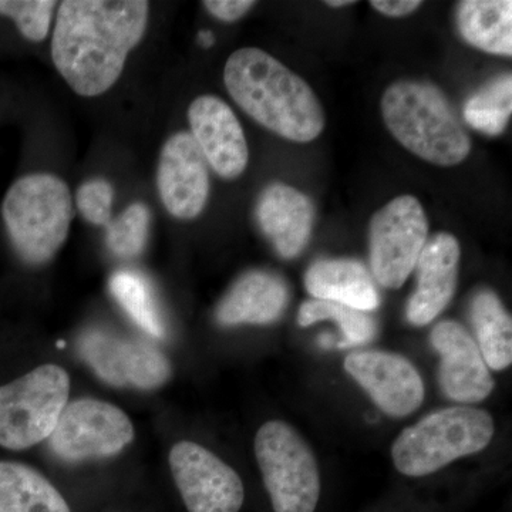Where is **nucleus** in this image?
I'll return each instance as SVG.
<instances>
[{
    "instance_id": "f257e3e1",
    "label": "nucleus",
    "mask_w": 512,
    "mask_h": 512,
    "mask_svg": "<svg viewBox=\"0 0 512 512\" xmlns=\"http://www.w3.org/2000/svg\"><path fill=\"white\" fill-rule=\"evenodd\" d=\"M144 0H64L57 13L52 57L57 72L83 97L106 93L143 39Z\"/></svg>"
},
{
    "instance_id": "f03ea898",
    "label": "nucleus",
    "mask_w": 512,
    "mask_h": 512,
    "mask_svg": "<svg viewBox=\"0 0 512 512\" xmlns=\"http://www.w3.org/2000/svg\"><path fill=\"white\" fill-rule=\"evenodd\" d=\"M224 82L249 117L281 137L309 143L325 128V114L311 86L264 50L245 47L232 53Z\"/></svg>"
},
{
    "instance_id": "7ed1b4c3",
    "label": "nucleus",
    "mask_w": 512,
    "mask_h": 512,
    "mask_svg": "<svg viewBox=\"0 0 512 512\" xmlns=\"http://www.w3.org/2000/svg\"><path fill=\"white\" fill-rule=\"evenodd\" d=\"M384 123L393 137L417 157L441 167L466 160L471 140L439 87L400 80L382 97Z\"/></svg>"
},
{
    "instance_id": "20e7f679",
    "label": "nucleus",
    "mask_w": 512,
    "mask_h": 512,
    "mask_svg": "<svg viewBox=\"0 0 512 512\" xmlns=\"http://www.w3.org/2000/svg\"><path fill=\"white\" fill-rule=\"evenodd\" d=\"M13 248L30 265L49 262L63 247L73 218L69 187L53 174H30L10 187L2 205Z\"/></svg>"
},
{
    "instance_id": "39448f33",
    "label": "nucleus",
    "mask_w": 512,
    "mask_h": 512,
    "mask_svg": "<svg viewBox=\"0 0 512 512\" xmlns=\"http://www.w3.org/2000/svg\"><path fill=\"white\" fill-rule=\"evenodd\" d=\"M493 417L474 407L440 410L402 431L392 447L394 466L407 477L436 473L457 458L480 453L494 436Z\"/></svg>"
},
{
    "instance_id": "423d86ee",
    "label": "nucleus",
    "mask_w": 512,
    "mask_h": 512,
    "mask_svg": "<svg viewBox=\"0 0 512 512\" xmlns=\"http://www.w3.org/2000/svg\"><path fill=\"white\" fill-rule=\"evenodd\" d=\"M70 377L43 365L0 386V446L26 450L47 440L69 403Z\"/></svg>"
},
{
    "instance_id": "0eeeda50",
    "label": "nucleus",
    "mask_w": 512,
    "mask_h": 512,
    "mask_svg": "<svg viewBox=\"0 0 512 512\" xmlns=\"http://www.w3.org/2000/svg\"><path fill=\"white\" fill-rule=\"evenodd\" d=\"M255 456L275 512H315L318 464L298 431L284 421H268L256 433Z\"/></svg>"
},
{
    "instance_id": "6e6552de",
    "label": "nucleus",
    "mask_w": 512,
    "mask_h": 512,
    "mask_svg": "<svg viewBox=\"0 0 512 512\" xmlns=\"http://www.w3.org/2000/svg\"><path fill=\"white\" fill-rule=\"evenodd\" d=\"M429 237V222L412 195L394 198L373 215L369 229L370 268L384 288L399 289L416 268Z\"/></svg>"
},
{
    "instance_id": "1a4fd4ad",
    "label": "nucleus",
    "mask_w": 512,
    "mask_h": 512,
    "mask_svg": "<svg viewBox=\"0 0 512 512\" xmlns=\"http://www.w3.org/2000/svg\"><path fill=\"white\" fill-rule=\"evenodd\" d=\"M133 439L134 427L127 414L96 399L67 403L49 437L53 453L73 463L116 456Z\"/></svg>"
},
{
    "instance_id": "9d476101",
    "label": "nucleus",
    "mask_w": 512,
    "mask_h": 512,
    "mask_svg": "<svg viewBox=\"0 0 512 512\" xmlns=\"http://www.w3.org/2000/svg\"><path fill=\"white\" fill-rule=\"evenodd\" d=\"M79 353L97 376L116 387L154 390L171 376L167 357L140 340L121 338L106 330H90L79 340Z\"/></svg>"
},
{
    "instance_id": "9b49d317",
    "label": "nucleus",
    "mask_w": 512,
    "mask_h": 512,
    "mask_svg": "<svg viewBox=\"0 0 512 512\" xmlns=\"http://www.w3.org/2000/svg\"><path fill=\"white\" fill-rule=\"evenodd\" d=\"M175 484L188 512H238L244 484L238 474L210 450L181 441L170 453Z\"/></svg>"
},
{
    "instance_id": "f8f14e48",
    "label": "nucleus",
    "mask_w": 512,
    "mask_h": 512,
    "mask_svg": "<svg viewBox=\"0 0 512 512\" xmlns=\"http://www.w3.org/2000/svg\"><path fill=\"white\" fill-rule=\"evenodd\" d=\"M158 194L164 207L180 220L197 218L210 195V173L204 154L191 133L165 141L157 171Z\"/></svg>"
},
{
    "instance_id": "ddd939ff",
    "label": "nucleus",
    "mask_w": 512,
    "mask_h": 512,
    "mask_svg": "<svg viewBox=\"0 0 512 512\" xmlns=\"http://www.w3.org/2000/svg\"><path fill=\"white\" fill-rule=\"evenodd\" d=\"M345 369L389 416H409L423 403V380L406 357L356 352L346 357Z\"/></svg>"
},
{
    "instance_id": "4468645a",
    "label": "nucleus",
    "mask_w": 512,
    "mask_h": 512,
    "mask_svg": "<svg viewBox=\"0 0 512 512\" xmlns=\"http://www.w3.org/2000/svg\"><path fill=\"white\" fill-rule=\"evenodd\" d=\"M431 345L441 356L439 383L448 399L458 403L483 402L494 380L476 340L460 323L444 320L433 329Z\"/></svg>"
},
{
    "instance_id": "2eb2a0df",
    "label": "nucleus",
    "mask_w": 512,
    "mask_h": 512,
    "mask_svg": "<svg viewBox=\"0 0 512 512\" xmlns=\"http://www.w3.org/2000/svg\"><path fill=\"white\" fill-rule=\"evenodd\" d=\"M191 136L208 165L225 180L244 173L249 160L247 138L231 107L215 96H201L188 109Z\"/></svg>"
},
{
    "instance_id": "dca6fc26",
    "label": "nucleus",
    "mask_w": 512,
    "mask_h": 512,
    "mask_svg": "<svg viewBox=\"0 0 512 512\" xmlns=\"http://www.w3.org/2000/svg\"><path fill=\"white\" fill-rule=\"evenodd\" d=\"M417 289L407 305V319L414 326L429 325L446 309L457 288L460 244L440 232L427 242L417 261Z\"/></svg>"
},
{
    "instance_id": "f3484780",
    "label": "nucleus",
    "mask_w": 512,
    "mask_h": 512,
    "mask_svg": "<svg viewBox=\"0 0 512 512\" xmlns=\"http://www.w3.org/2000/svg\"><path fill=\"white\" fill-rule=\"evenodd\" d=\"M256 220L276 252L291 259L301 254L311 238L315 207L301 191L275 183L259 195Z\"/></svg>"
},
{
    "instance_id": "a211bd4d",
    "label": "nucleus",
    "mask_w": 512,
    "mask_h": 512,
    "mask_svg": "<svg viewBox=\"0 0 512 512\" xmlns=\"http://www.w3.org/2000/svg\"><path fill=\"white\" fill-rule=\"evenodd\" d=\"M288 301L284 279L272 272L251 271L232 285L215 316L222 326L266 325L281 318Z\"/></svg>"
},
{
    "instance_id": "6ab92c4d",
    "label": "nucleus",
    "mask_w": 512,
    "mask_h": 512,
    "mask_svg": "<svg viewBox=\"0 0 512 512\" xmlns=\"http://www.w3.org/2000/svg\"><path fill=\"white\" fill-rule=\"evenodd\" d=\"M305 286L318 301L342 303L369 312L379 306V295L365 266L352 259H323L305 275Z\"/></svg>"
},
{
    "instance_id": "aec40b11",
    "label": "nucleus",
    "mask_w": 512,
    "mask_h": 512,
    "mask_svg": "<svg viewBox=\"0 0 512 512\" xmlns=\"http://www.w3.org/2000/svg\"><path fill=\"white\" fill-rule=\"evenodd\" d=\"M457 25L471 46L491 55H512L511 0H464L458 5Z\"/></svg>"
},
{
    "instance_id": "412c9836",
    "label": "nucleus",
    "mask_w": 512,
    "mask_h": 512,
    "mask_svg": "<svg viewBox=\"0 0 512 512\" xmlns=\"http://www.w3.org/2000/svg\"><path fill=\"white\" fill-rule=\"evenodd\" d=\"M0 512H72L55 485L25 464L0 461Z\"/></svg>"
},
{
    "instance_id": "4be33fe9",
    "label": "nucleus",
    "mask_w": 512,
    "mask_h": 512,
    "mask_svg": "<svg viewBox=\"0 0 512 512\" xmlns=\"http://www.w3.org/2000/svg\"><path fill=\"white\" fill-rule=\"evenodd\" d=\"M471 322L485 365L495 372L512 363V323L503 302L490 289L476 293L471 302Z\"/></svg>"
},
{
    "instance_id": "5701e85b",
    "label": "nucleus",
    "mask_w": 512,
    "mask_h": 512,
    "mask_svg": "<svg viewBox=\"0 0 512 512\" xmlns=\"http://www.w3.org/2000/svg\"><path fill=\"white\" fill-rule=\"evenodd\" d=\"M109 285L121 308L144 332L154 338H163L165 326L151 286L144 276L133 271H119L111 276Z\"/></svg>"
},
{
    "instance_id": "b1692460",
    "label": "nucleus",
    "mask_w": 512,
    "mask_h": 512,
    "mask_svg": "<svg viewBox=\"0 0 512 512\" xmlns=\"http://www.w3.org/2000/svg\"><path fill=\"white\" fill-rule=\"evenodd\" d=\"M512 113V77L503 74L485 84L464 107V119L488 136H498L507 127Z\"/></svg>"
},
{
    "instance_id": "393cba45",
    "label": "nucleus",
    "mask_w": 512,
    "mask_h": 512,
    "mask_svg": "<svg viewBox=\"0 0 512 512\" xmlns=\"http://www.w3.org/2000/svg\"><path fill=\"white\" fill-rule=\"evenodd\" d=\"M335 320L342 329L345 342L340 343V348L345 346L362 345L373 339L376 333L375 320L367 315V312L357 311L342 303L318 301H306L299 309L298 322L302 328H308L319 320Z\"/></svg>"
},
{
    "instance_id": "a878e982",
    "label": "nucleus",
    "mask_w": 512,
    "mask_h": 512,
    "mask_svg": "<svg viewBox=\"0 0 512 512\" xmlns=\"http://www.w3.org/2000/svg\"><path fill=\"white\" fill-rule=\"evenodd\" d=\"M151 212L143 202H134L107 225V245L120 258H134L146 247Z\"/></svg>"
},
{
    "instance_id": "bb28decb",
    "label": "nucleus",
    "mask_w": 512,
    "mask_h": 512,
    "mask_svg": "<svg viewBox=\"0 0 512 512\" xmlns=\"http://www.w3.org/2000/svg\"><path fill=\"white\" fill-rule=\"evenodd\" d=\"M56 6L53 0H0V15L15 20L26 39L42 42L49 33Z\"/></svg>"
},
{
    "instance_id": "cd10ccee",
    "label": "nucleus",
    "mask_w": 512,
    "mask_h": 512,
    "mask_svg": "<svg viewBox=\"0 0 512 512\" xmlns=\"http://www.w3.org/2000/svg\"><path fill=\"white\" fill-rule=\"evenodd\" d=\"M114 188L104 178H94L79 188L76 195L77 207L87 221L94 225H107L111 222Z\"/></svg>"
},
{
    "instance_id": "c85d7f7f",
    "label": "nucleus",
    "mask_w": 512,
    "mask_h": 512,
    "mask_svg": "<svg viewBox=\"0 0 512 512\" xmlns=\"http://www.w3.org/2000/svg\"><path fill=\"white\" fill-rule=\"evenodd\" d=\"M211 15L222 22H235L255 6L252 0H207L202 3Z\"/></svg>"
},
{
    "instance_id": "c756f323",
    "label": "nucleus",
    "mask_w": 512,
    "mask_h": 512,
    "mask_svg": "<svg viewBox=\"0 0 512 512\" xmlns=\"http://www.w3.org/2000/svg\"><path fill=\"white\" fill-rule=\"evenodd\" d=\"M370 5L383 15L400 18V16L410 15L414 10L419 9L421 2L420 0H372Z\"/></svg>"
},
{
    "instance_id": "7c9ffc66",
    "label": "nucleus",
    "mask_w": 512,
    "mask_h": 512,
    "mask_svg": "<svg viewBox=\"0 0 512 512\" xmlns=\"http://www.w3.org/2000/svg\"><path fill=\"white\" fill-rule=\"evenodd\" d=\"M198 40H200L201 45L204 47H211L215 43L214 35H212L211 32H208V30L201 32L200 35H198Z\"/></svg>"
},
{
    "instance_id": "2f4dec72",
    "label": "nucleus",
    "mask_w": 512,
    "mask_h": 512,
    "mask_svg": "<svg viewBox=\"0 0 512 512\" xmlns=\"http://www.w3.org/2000/svg\"><path fill=\"white\" fill-rule=\"evenodd\" d=\"M353 0H328L326 5L332 6V8H342V6L353 5Z\"/></svg>"
}]
</instances>
